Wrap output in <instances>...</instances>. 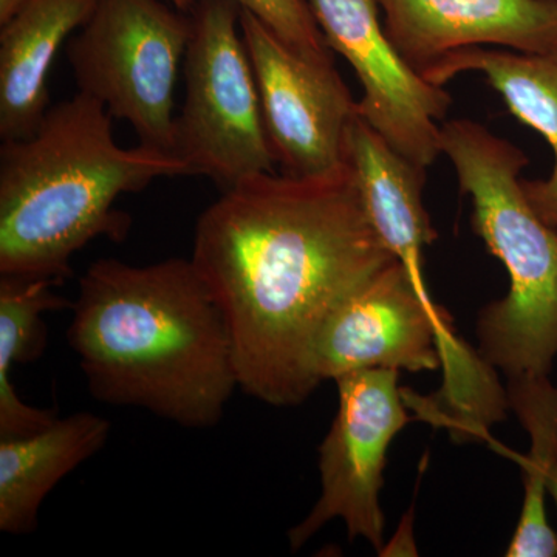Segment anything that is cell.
<instances>
[{
	"label": "cell",
	"instance_id": "6da1fadb",
	"mask_svg": "<svg viewBox=\"0 0 557 557\" xmlns=\"http://www.w3.org/2000/svg\"><path fill=\"white\" fill-rule=\"evenodd\" d=\"M190 260L228 329L239 387L287 408L321 384L311 355L330 314L395 256L344 163L223 190L197 222Z\"/></svg>",
	"mask_w": 557,
	"mask_h": 557
},
{
	"label": "cell",
	"instance_id": "7a4b0ae2",
	"mask_svg": "<svg viewBox=\"0 0 557 557\" xmlns=\"http://www.w3.org/2000/svg\"><path fill=\"white\" fill-rule=\"evenodd\" d=\"M67 343L91 397L183 428H214L239 387L228 329L190 259L91 263Z\"/></svg>",
	"mask_w": 557,
	"mask_h": 557
},
{
	"label": "cell",
	"instance_id": "3957f363",
	"mask_svg": "<svg viewBox=\"0 0 557 557\" xmlns=\"http://www.w3.org/2000/svg\"><path fill=\"white\" fill-rule=\"evenodd\" d=\"M112 115L78 94L47 110L30 137L0 148V274L61 285L70 260L97 237L120 242L131 230L113 208L153 180L189 175L185 161L138 145H116Z\"/></svg>",
	"mask_w": 557,
	"mask_h": 557
},
{
	"label": "cell",
	"instance_id": "277c9868",
	"mask_svg": "<svg viewBox=\"0 0 557 557\" xmlns=\"http://www.w3.org/2000/svg\"><path fill=\"white\" fill-rule=\"evenodd\" d=\"M440 146L471 196L475 233L509 276L508 295L480 313L479 357L508 379L548 376L557 359V230L523 189L530 159L472 120L443 124Z\"/></svg>",
	"mask_w": 557,
	"mask_h": 557
},
{
	"label": "cell",
	"instance_id": "5b68a950",
	"mask_svg": "<svg viewBox=\"0 0 557 557\" xmlns=\"http://www.w3.org/2000/svg\"><path fill=\"white\" fill-rule=\"evenodd\" d=\"M234 0H196L189 10L185 102L175 116V156L189 175L223 190L273 172L255 72Z\"/></svg>",
	"mask_w": 557,
	"mask_h": 557
},
{
	"label": "cell",
	"instance_id": "8992f818",
	"mask_svg": "<svg viewBox=\"0 0 557 557\" xmlns=\"http://www.w3.org/2000/svg\"><path fill=\"white\" fill-rule=\"evenodd\" d=\"M189 36V14L161 0H98L67 60L81 94L127 121L138 145L175 156L174 91Z\"/></svg>",
	"mask_w": 557,
	"mask_h": 557
},
{
	"label": "cell",
	"instance_id": "52a82bcc",
	"mask_svg": "<svg viewBox=\"0 0 557 557\" xmlns=\"http://www.w3.org/2000/svg\"><path fill=\"white\" fill-rule=\"evenodd\" d=\"M399 370H355L335 380L339 405L319 448L321 497L302 522L289 530L298 552L330 520L346 523L350 541L362 537L383 547L380 494L388 446L410 418L398 388Z\"/></svg>",
	"mask_w": 557,
	"mask_h": 557
},
{
	"label": "cell",
	"instance_id": "ba28073f",
	"mask_svg": "<svg viewBox=\"0 0 557 557\" xmlns=\"http://www.w3.org/2000/svg\"><path fill=\"white\" fill-rule=\"evenodd\" d=\"M450 318L399 260H392L330 314L311 369L319 383L364 369L437 370L461 361Z\"/></svg>",
	"mask_w": 557,
	"mask_h": 557
},
{
	"label": "cell",
	"instance_id": "9c48e42d",
	"mask_svg": "<svg viewBox=\"0 0 557 557\" xmlns=\"http://www.w3.org/2000/svg\"><path fill=\"white\" fill-rule=\"evenodd\" d=\"M240 33L258 84L263 124L274 161L289 177L329 174L344 164V137L358 102L335 61L304 57L251 11H240Z\"/></svg>",
	"mask_w": 557,
	"mask_h": 557
},
{
	"label": "cell",
	"instance_id": "30bf717a",
	"mask_svg": "<svg viewBox=\"0 0 557 557\" xmlns=\"http://www.w3.org/2000/svg\"><path fill=\"white\" fill-rule=\"evenodd\" d=\"M330 50L338 51L362 87L358 113L388 145L428 170L442 153V126L453 104L443 86L416 72L387 38L376 0H309Z\"/></svg>",
	"mask_w": 557,
	"mask_h": 557
},
{
	"label": "cell",
	"instance_id": "8fae6325",
	"mask_svg": "<svg viewBox=\"0 0 557 557\" xmlns=\"http://www.w3.org/2000/svg\"><path fill=\"white\" fill-rule=\"evenodd\" d=\"M384 30L410 67L424 70L469 47L557 50L556 0H376Z\"/></svg>",
	"mask_w": 557,
	"mask_h": 557
},
{
	"label": "cell",
	"instance_id": "7c38bea8",
	"mask_svg": "<svg viewBox=\"0 0 557 557\" xmlns=\"http://www.w3.org/2000/svg\"><path fill=\"white\" fill-rule=\"evenodd\" d=\"M344 163L357 180L373 228L420 287L423 249L437 239L423 203L426 171L392 148L359 113L348 121Z\"/></svg>",
	"mask_w": 557,
	"mask_h": 557
},
{
	"label": "cell",
	"instance_id": "4fadbf2b",
	"mask_svg": "<svg viewBox=\"0 0 557 557\" xmlns=\"http://www.w3.org/2000/svg\"><path fill=\"white\" fill-rule=\"evenodd\" d=\"M98 0H27L0 30V137H30L49 110V72Z\"/></svg>",
	"mask_w": 557,
	"mask_h": 557
},
{
	"label": "cell",
	"instance_id": "5bb4252c",
	"mask_svg": "<svg viewBox=\"0 0 557 557\" xmlns=\"http://www.w3.org/2000/svg\"><path fill=\"white\" fill-rule=\"evenodd\" d=\"M482 73L504 98L509 112L537 131L555 156L547 180H523L531 207L557 230V50L522 53L508 49L469 47L446 54L423 72V78L445 86L461 73Z\"/></svg>",
	"mask_w": 557,
	"mask_h": 557
},
{
	"label": "cell",
	"instance_id": "9a60e30c",
	"mask_svg": "<svg viewBox=\"0 0 557 557\" xmlns=\"http://www.w3.org/2000/svg\"><path fill=\"white\" fill-rule=\"evenodd\" d=\"M110 429L97 413L76 412L27 437L0 440V531L33 533L46 497L104 448Z\"/></svg>",
	"mask_w": 557,
	"mask_h": 557
},
{
	"label": "cell",
	"instance_id": "2e32d148",
	"mask_svg": "<svg viewBox=\"0 0 557 557\" xmlns=\"http://www.w3.org/2000/svg\"><path fill=\"white\" fill-rule=\"evenodd\" d=\"M50 278L0 277V440L21 438L49 428L57 416L22 401L11 383L14 364L42 357L47 329L42 314L72 307Z\"/></svg>",
	"mask_w": 557,
	"mask_h": 557
},
{
	"label": "cell",
	"instance_id": "e0dca14e",
	"mask_svg": "<svg viewBox=\"0 0 557 557\" xmlns=\"http://www.w3.org/2000/svg\"><path fill=\"white\" fill-rule=\"evenodd\" d=\"M508 405L531 438L523 471L525 497L508 557H556L557 534L549 525L545 498L549 472L557 467V386L548 376L509 379Z\"/></svg>",
	"mask_w": 557,
	"mask_h": 557
},
{
	"label": "cell",
	"instance_id": "ac0fdd59",
	"mask_svg": "<svg viewBox=\"0 0 557 557\" xmlns=\"http://www.w3.org/2000/svg\"><path fill=\"white\" fill-rule=\"evenodd\" d=\"M251 11L293 50L318 61H333L324 35L306 0H234Z\"/></svg>",
	"mask_w": 557,
	"mask_h": 557
},
{
	"label": "cell",
	"instance_id": "d6986e66",
	"mask_svg": "<svg viewBox=\"0 0 557 557\" xmlns=\"http://www.w3.org/2000/svg\"><path fill=\"white\" fill-rule=\"evenodd\" d=\"M27 0H0V27L9 24L22 9Z\"/></svg>",
	"mask_w": 557,
	"mask_h": 557
},
{
	"label": "cell",
	"instance_id": "ffe728a7",
	"mask_svg": "<svg viewBox=\"0 0 557 557\" xmlns=\"http://www.w3.org/2000/svg\"><path fill=\"white\" fill-rule=\"evenodd\" d=\"M548 496L555 500L557 508V467L549 472L547 480Z\"/></svg>",
	"mask_w": 557,
	"mask_h": 557
},
{
	"label": "cell",
	"instance_id": "44dd1931",
	"mask_svg": "<svg viewBox=\"0 0 557 557\" xmlns=\"http://www.w3.org/2000/svg\"><path fill=\"white\" fill-rule=\"evenodd\" d=\"M172 5L177 7L178 10L182 11H189L193 9L194 3H196V0H170Z\"/></svg>",
	"mask_w": 557,
	"mask_h": 557
},
{
	"label": "cell",
	"instance_id": "7402d4cb",
	"mask_svg": "<svg viewBox=\"0 0 557 557\" xmlns=\"http://www.w3.org/2000/svg\"><path fill=\"white\" fill-rule=\"evenodd\" d=\"M556 2H557V0H556Z\"/></svg>",
	"mask_w": 557,
	"mask_h": 557
}]
</instances>
